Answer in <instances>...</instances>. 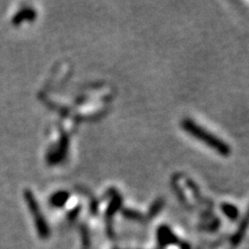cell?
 Here are the masks:
<instances>
[{"instance_id":"2","label":"cell","mask_w":249,"mask_h":249,"mask_svg":"<svg viewBox=\"0 0 249 249\" xmlns=\"http://www.w3.org/2000/svg\"><path fill=\"white\" fill-rule=\"evenodd\" d=\"M24 200L27 202L28 208L31 211V214H33L34 222H35L37 232L40 238L45 239L50 235V229L48 223H46L44 216H43L42 211H40L38 202L36 201L35 196H34L33 193H31L29 189H26L24 191Z\"/></svg>"},{"instance_id":"6","label":"cell","mask_w":249,"mask_h":249,"mask_svg":"<svg viewBox=\"0 0 249 249\" xmlns=\"http://www.w3.org/2000/svg\"><path fill=\"white\" fill-rule=\"evenodd\" d=\"M248 225H249V211H248V213L246 214V217L244 218V220H242V222H241L240 226H239V229H238V231H236L235 234L233 235V238H232V244L233 245H238L239 242L241 241L242 236H244Z\"/></svg>"},{"instance_id":"8","label":"cell","mask_w":249,"mask_h":249,"mask_svg":"<svg viewBox=\"0 0 249 249\" xmlns=\"http://www.w3.org/2000/svg\"><path fill=\"white\" fill-rule=\"evenodd\" d=\"M222 210H223V213H225L226 216L232 220H235L239 216L238 208H236L235 205H233V204H227V203L223 204L222 205Z\"/></svg>"},{"instance_id":"1","label":"cell","mask_w":249,"mask_h":249,"mask_svg":"<svg viewBox=\"0 0 249 249\" xmlns=\"http://www.w3.org/2000/svg\"><path fill=\"white\" fill-rule=\"evenodd\" d=\"M181 127L186 133H188L189 135L193 138L198 140V141L203 142L204 144H207L208 147L213 149L214 151H217L218 154L223 156H229L231 154V148L226 144L223 140L218 139L216 135L211 134L202 128L201 126H198L197 124L191 119H183L181 121Z\"/></svg>"},{"instance_id":"4","label":"cell","mask_w":249,"mask_h":249,"mask_svg":"<svg viewBox=\"0 0 249 249\" xmlns=\"http://www.w3.org/2000/svg\"><path fill=\"white\" fill-rule=\"evenodd\" d=\"M36 18V12L33 8H22L20 12H18L13 18V24L18 26L21 24L23 21H33Z\"/></svg>"},{"instance_id":"3","label":"cell","mask_w":249,"mask_h":249,"mask_svg":"<svg viewBox=\"0 0 249 249\" xmlns=\"http://www.w3.org/2000/svg\"><path fill=\"white\" fill-rule=\"evenodd\" d=\"M158 241L161 246H166L171 244H177L178 242V238L171 232L169 227L161 226L160 230H158Z\"/></svg>"},{"instance_id":"5","label":"cell","mask_w":249,"mask_h":249,"mask_svg":"<svg viewBox=\"0 0 249 249\" xmlns=\"http://www.w3.org/2000/svg\"><path fill=\"white\" fill-rule=\"evenodd\" d=\"M121 205V197L118 193H114L112 194V201H111V205L107 210V225H110V220L113 217V214L117 213L118 210L120 209Z\"/></svg>"},{"instance_id":"7","label":"cell","mask_w":249,"mask_h":249,"mask_svg":"<svg viewBox=\"0 0 249 249\" xmlns=\"http://www.w3.org/2000/svg\"><path fill=\"white\" fill-rule=\"evenodd\" d=\"M68 197H70V194L67 192H58L51 197V204L53 207L61 208L64 207L65 203H66Z\"/></svg>"}]
</instances>
